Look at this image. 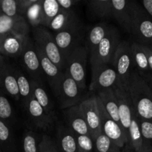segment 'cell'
Listing matches in <instances>:
<instances>
[{"label": "cell", "instance_id": "obj_1", "mask_svg": "<svg viewBox=\"0 0 152 152\" xmlns=\"http://www.w3.org/2000/svg\"><path fill=\"white\" fill-rule=\"evenodd\" d=\"M127 92L137 117L140 120L152 122V91L148 83L135 70L130 76Z\"/></svg>", "mask_w": 152, "mask_h": 152}, {"label": "cell", "instance_id": "obj_2", "mask_svg": "<svg viewBox=\"0 0 152 152\" xmlns=\"http://www.w3.org/2000/svg\"><path fill=\"white\" fill-rule=\"evenodd\" d=\"M112 66L118 78L117 88L127 92L130 76L134 71L130 42L121 41L114 54Z\"/></svg>", "mask_w": 152, "mask_h": 152}, {"label": "cell", "instance_id": "obj_3", "mask_svg": "<svg viewBox=\"0 0 152 152\" xmlns=\"http://www.w3.org/2000/svg\"><path fill=\"white\" fill-rule=\"evenodd\" d=\"M88 52L85 45H80L74 48L65 58V71L77 83L80 88L86 90V65Z\"/></svg>", "mask_w": 152, "mask_h": 152}, {"label": "cell", "instance_id": "obj_4", "mask_svg": "<svg viewBox=\"0 0 152 152\" xmlns=\"http://www.w3.org/2000/svg\"><path fill=\"white\" fill-rule=\"evenodd\" d=\"M34 38L35 45L39 48L44 54L61 71L65 72V59L56 45L54 37L45 27L39 26L34 28Z\"/></svg>", "mask_w": 152, "mask_h": 152}, {"label": "cell", "instance_id": "obj_5", "mask_svg": "<svg viewBox=\"0 0 152 152\" xmlns=\"http://www.w3.org/2000/svg\"><path fill=\"white\" fill-rule=\"evenodd\" d=\"M121 41L120 34L117 28L111 26L106 35L98 45L94 54L90 58L91 67L112 65L114 54Z\"/></svg>", "mask_w": 152, "mask_h": 152}, {"label": "cell", "instance_id": "obj_6", "mask_svg": "<svg viewBox=\"0 0 152 152\" xmlns=\"http://www.w3.org/2000/svg\"><path fill=\"white\" fill-rule=\"evenodd\" d=\"M141 7V4L135 1L111 0V18H114L129 34Z\"/></svg>", "mask_w": 152, "mask_h": 152}, {"label": "cell", "instance_id": "obj_7", "mask_svg": "<svg viewBox=\"0 0 152 152\" xmlns=\"http://www.w3.org/2000/svg\"><path fill=\"white\" fill-rule=\"evenodd\" d=\"M83 91H82L75 81L65 71L59 86L57 99L59 106L62 109L79 105L83 100Z\"/></svg>", "mask_w": 152, "mask_h": 152}, {"label": "cell", "instance_id": "obj_8", "mask_svg": "<svg viewBox=\"0 0 152 152\" xmlns=\"http://www.w3.org/2000/svg\"><path fill=\"white\" fill-rule=\"evenodd\" d=\"M129 34L132 36V42L152 47V19L142 7L132 25Z\"/></svg>", "mask_w": 152, "mask_h": 152}, {"label": "cell", "instance_id": "obj_9", "mask_svg": "<svg viewBox=\"0 0 152 152\" xmlns=\"http://www.w3.org/2000/svg\"><path fill=\"white\" fill-rule=\"evenodd\" d=\"M92 68V77L89 90L100 91L117 86V74L112 65H101Z\"/></svg>", "mask_w": 152, "mask_h": 152}, {"label": "cell", "instance_id": "obj_10", "mask_svg": "<svg viewBox=\"0 0 152 152\" xmlns=\"http://www.w3.org/2000/svg\"><path fill=\"white\" fill-rule=\"evenodd\" d=\"M84 36V28L83 24H80L65 31L56 33L53 37L56 45L65 59L74 48L82 45Z\"/></svg>", "mask_w": 152, "mask_h": 152}, {"label": "cell", "instance_id": "obj_11", "mask_svg": "<svg viewBox=\"0 0 152 152\" xmlns=\"http://www.w3.org/2000/svg\"><path fill=\"white\" fill-rule=\"evenodd\" d=\"M97 99V97H96ZM101 120V132L109 138L116 145L123 148L128 143V138L122 126L113 120L105 112L102 104L97 99Z\"/></svg>", "mask_w": 152, "mask_h": 152}, {"label": "cell", "instance_id": "obj_12", "mask_svg": "<svg viewBox=\"0 0 152 152\" xmlns=\"http://www.w3.org/2000/svg\"><path fill=\"white\" fill-rule=\"evenodd\" d=\"M23 108L33 127L43 132H48L51 129L55 120L46 114L32 94L23 105Z\"/></svg>", "mask_w": 152, "mask_h": 152}, {"label": "cell", "instance_id": "obj_13", "mask_svg": "<svg viewBox=\"0 0 152 152\" xmlns=\"http://www.w3.org/2000/svg\"><path fill=\"white\" fill-rule=\"evenodd\" d=\"M20 59L22 66L30 76V78L41 82L43 73L35 45L30 37L27 39L26 43L20 55Z\"/></svg>", "mask_w": 152, "mask_h": 152}, {"label": "cell", "instance_id": "obj_14", "mask_svg": "<svg viewBox=\"0 0 152 152\" xmlns=\"http://www.w3.org/2000/svg\"><path fill=\"white\" fill-rule=\"evenodd\" d=\"M79 105L88 126L90 136L94 140L98 134L102 133L100 115L96 94L84 99Z\"/></svg>", "mask_w": 152, "mask_h": 152}, {"label": "cell", "instance_id": "obj_15", "mask_svg": "<svg viewBox=\"0 0 152 152\" xmlns=\"http://www.w3.org/2000/svg\"><path fill=\"white\" fill-rule=\"evenodd\" d=\"M35 47L39 59L40 65H41L43 75L46 77L53 95L57 98L58 95H59V86H60L61 81L63 77L64 72L61 71L44 54V53L39 48L37 47V45H35Z\"/></svg>", "mask_w": 152, "mask_h": 152}, {"label": "cell", "instance_id": "obj_16", "mask_svg": "<svg viewBox=\"0 0 152 152\" xmlns=\"http://www.w3.org/2000/svg\"><path fill=\"white\" fill-rule=\"evenodd\" d=\"M0 88L7 96L16 101H20L19 88L13 73V64L4 56L0 71Z\"/></svg>", "mask_w": 152, "mask_h": 152}, {"label": "cell", "instance_id": "obj_17", "mask_svg": "<svg viewBox=\"0 0 152 152\" xmlns=\"http://www.w3.org/2000/svg\"><path fill=\"white\" fill-rule=\"evenodd\" d=\"M28 37L11 34L0 37V55L7 58L20 57Z\"/></svg>", "mask_w": 152, "mask_h": 152}, {"label": "cell", "instance_id": "obj_18", "mask_svg": "<svg viewBox=\"0 0 152 152\" xmlns=\"http://www.w3.org/2000/svg\"><path fill=\"white\" fill-rule=\"evenodd\" d=\"M114 93L118 102V113L120 123L124 129L127 136L128 131L130 127L131 122L134 114L136 113L132 100L128 92L124 91L118 88H114ZM128 138V137H127Z\"/></svg>", "mask_w": 152, "mask_h": 152}, {"label": "cell", "instance_id": "obj_19", "mask_svg": "<svg viewBox=\"0 0 152 152\" xmlns=\"http://www.w3.org/2000/svg\"><path fill=\"white\" fill-rule=\"evenodd\" d=\"M65 125L76 135H88L90 136L88 126L82 113L80 105L70 107L63 111Z\"/></svg>", "mask_w": 152, "mask_h": 152}, {"label": "cell", "instance_id": "obj_20", "mask_svg": "<svg viewBox=\"0 0 152 152\" xmlns=\"http://www.w3.org/2000/svg\"><path fill=\"white\" fill-rule=\"evenodd\" d=\"M131 50L134 70H135L138 74L148 83L151 78V73L143 46L132 42Z\"/></svg>", "mask_w": 152, "mask_h": 152}, {"label": "cell", "instance_id": "obj_21", "mask_svg": "<svg viewBox=\"0 0 152 152\" xmlns=\"http://www.w3.org/2000/svg\"><path fill=\"white\" fill-rule=\"evenodd\" d=\"M28 33L29 25L24 17L0 15V37L11 34L28 35Z\"/></svg>", "mask_w": 152, "mask_h": 152}, {"label": "cell", "instance_id": "obj_22", "mask_svg": "<svg viewBox=\"0 0 152 152\" xmlns=\"http://www.w3.org/2000/svg\"><path fill=\"white\" fill-rule=\"evenodd\" d=\"M54 141L59 152H78L77 136L66 126L59 124Z\"/></svg>", "mask_w": 152, "mask_h": 152}, {"label": "cell", "instance_id": "obj_23", "mask_svg": "<svg viewBox=\"0 0 152 152\" xmlns=\"http://www.w3.org/2000/svg\"><path fill=\"white\" fill-rule=\"evenodd\" d=\"M80 24H82V22L75 10H60L54 19L49 23L48 28L57 33Z\"/></svg>", "mask_w": 152, "mask_h": 152}, {"label": "cell", "instance_id": "obj_24", "mask_svg": "<svg viewBox=\"0 0 152 152\" xmlns=\"http://www.w3.org/2000/svg\"><path fill=\"white\" fill-rule=\"evenodd\" d=\"M30 82H31V94L34 96L38 103L41 105L46 114L56 121V115L54 105L50 100L48 94L45 89L42 82L37 81L31 78H30Z\"/></svg>", "mask_w": 152, "mask_h": 152}, {"label": "cell", "instance_id": "obj_25", "mask_svg": "<svg viewBox=\"0 0 152 152\" xmlns=\"http://www.w3.org/2000/svg\"><path fill=\"white\" fill-rule=\"evenodd\" d=\"M110 28L111 26L107 23L101 22L94 25L88 30L86 36L85 45L86 46L90 58L94 54L98 45L106 35Z\"/></svg>", "mask_w": 152, "mask_h": 152}, {"label": "cell", "instance_id": "obj_26", "mask_svg": "<svg viewBox=\"0 0 152 152\" xmlns=\"http://www.w3.org/2000/svg\"><path fill=\"white\" fill-rule=\"evenodd\" d=\"M96 96L102 104L107 114L113 120L120 124L118 113V102L114 88L106 89L96 92Z\"/></svg>", "mask_w": 152, "mask_h": 152}, {"label": "cell", "instance_id": "obj_27", "mask_svg": "<svg viewBox=\"0 0 152 152\" xmlns=\"http://www.w3.org/2000/svg\"><path fill=\"white\" fill-rule=\"evenodd\" d=\"M0 149L2 152H18L17 141L10 126L0 120Z\"/></svg>", "mask_w": 152, "mask_h": 152}, {"label": "cell", "instance_id": "obj_28", "mask_svg": "<svg viewBox=\"0 0 152 152\" xmlns=\"http://www.w3.org/2000/svg\"><path fill=\"white\" fill-rule=\"evenodd\" d=\"M127 145L134 152H142L144 148V142L140 129L139 117L135 113L132 117L130 127L127 134Z\"/></svg>", "mask_w": 152, "mask_h": 152}, {"label": "cell", "instance_id": "obj_29", "mask_svg": "<svg viewBox=\"0 0 152 152\" xmlns=\"http://www.w3.org/2000/svg\"><path fill=\"white\" fill-rule=\"evenodd\" d=\"M13 69L16 82H17L18 88H19L20 101L22 102V106H23L31 96L30 77H28V76L22 71V68L19 66V65L13 64Z\"/></svg>", "mask_w": 152, "mask_h": 152}, {"label": "cell", "instance_id": "obj_30", "mask_svg": "<svg viewBox=\"0 0 152 152\" xmlns=\"http://www.w3.org/2000/svg\"><path fill=\"white\" fill-rule=\"evenodd\" d=\"M88 12L94 19L111 17V0H93L88 3Z\"/></svg>", "mask_w": 152, "mask_h": 152}, {"label": "cell", "instance_id": "obj_31", "mask_svg": "<svg viewBox=\"0 0 152 152\" xmlns=\"http://www.w3.org/2000/svg\"><path fill=\"white\" fill-rule=\"evenodd\" d=\"M42 1L43 0H37L26 10L24 16L28 25L30 24L34 28L42 25Z\"/></svg>", "mask_w": 152, "mask_h": 152}, {"label": "cell", "instance_id": "obj_32", "mask_svg": "<svg viewBox=\"0 0 152 152\" xmlns=\"http://www.w3.org/2000/svg\"><path fill=\"white\" fill-rule=\"evenodd\" d=\"M0 120L12 127L14 122V111L7 96L0 88Z\"/></svg>", "mask_w": 152, "mask_h": 152}, {"label": "cell", "instance_id": "obj_33", "mask_svg": "<svg viewBox=\"0 0 152 152\" xmlns=\"http://www.w3.org/2000/svg\"><path fill=\"white\" fill-rule=\"evenodd\" d=\"M42 136L31 130H27L22 139V147L23 152H39V142Z\"/></svg>", "mask_w": 152, "mask_h": 152}, {"label": "cell", "instance_id": "obj_34", "mask_svg": "<svg viewBox=\"0 0 152 152\" xmlns=\"http://www.w3.org/2000/svg\"><path fill=\"white\" fill-rule=\"evenodd\" d=\"M60 10L57 0H43L42 27H48Z\"/></svg>", "mask_w": 152, "mask_h": 152}, {"label": "cell", "instance_id": "obj_35", "mask_svg": "<svg viewBox=\"0 0 152 152\" xmlns=\"http://www.w3.org/2000/svg\"><path fill=\"white\" fill-rule=\"evenodd\" d=\"M94 152H121V148L102 133L98 134L94 139Z\"/></svg>", "mask_w": 152, "mask_h": 152}, {"label": "cell", "instance_id": "obj_36", "mask_svg": "<svg viewBox=\"0 0 152 152\" xmlns=\"http://www.w3.org/2000/svg\"><path fill=\"white\" fill-rule=\"evenodd\" d=\"M0 15L9 17L20 16L18 0H0Z\"/></svg>", "mask_w": 152, "mask_h": 152}, {"label": "cell", "instance_id": "obj_37", "mask_svg": "<svg viewBox=\"0 0 152 152\" xmlns=\"http://www.w3.org/2000/svg\"><path fill=\"white\" fill-rule=\"evenodd\" d=\"M78 152H94V141L88 135H76Z\"/></svg>", "mask_w": 152, "mask_h": 152}, {"label": "cell", "instance_id": "obj_38", "mask_svg": "<svg viewBox=\"0 0 152 152\" xmlns=\"http://www.w3.org/2000/svg\"><path fill=\"white\" fill-rule=\"evenodd\" d=\"M139 123L144 145H152V122L139 118Z\"/></svg>", "mask_w": 152, "mask_h": 152}, {"label": "cell", "instance_id": "obj_39", "mask_svg": "<svg viewBox=\"0 0 152 152\" xmlns=\"http://www.w3.org/2000/svg\"><path fill=\"white\" fill-rule=\"evenodd\" d=\"M39 148V152H59L54 139L48 134L42 135Z\"/></svg>", "mask_w": 152, "mask_h": 152}, {"label": "cell", "instance_id": "obj_40", "mask_svg": "<svg viewBox=\"0 0 152 152\" xmlns=\"http://www.w3.org/2000/svg\"><path fill=\"white\" fill-rule=\"evenodd\" d=\"M60 10H71L80 2L79 0H57Z\"/></svg>", "mask_w": 152, "mask_h": 152}, {"label": "cell", "instance_id": "obj_41", "mask_svg": "<svg viewBox=\"0 0 152 152\" xmlns=\"http://www.w3.org/2000/svg\"><path fill=\"white\" fill-rule=\"evenodd\" d=\"M140 4L152 19V0H143Z\"/></svg>", "mask_w": 152, "mask_h": 152}, {"label": "cell", "instance_id": "obj_42", "mask_svg": "<svg viewBox=\"0 0 152 152\" xmlns=\"http://www.w3.org/2000/svg\"><path fill=\"white\" fill-rule=\"evenodd\" d=\"M143 48L144 50H145V53H146L147 58H148V65H149V68H150V70H151V77H152V47H146V46H143Z\"/></svg>", "mask_w": 152, "mask_h": 152}, {"label": "cell", "instance_id": "obj_43", "mask_svg": "<svg viewBox=\"0 0 152 152\" xmlns=\"http://www.w3.org/2000/svg\"><path fill=\"white\" fill-rule=\"evenodd\" d=\"M121 152H134V151L133 150H132V148H131L130 147L126 144V145L121 149Z\"/></svg>", "mask_w": 152, "mask_h": 152}, {"label": "cell", "instance_id": "obj_44", "mask_svg": "<svg viewBox=\"0 0 152 152\" xmlns=\"http://www.w3.org/2000/svg\"><path fill=\"white\" fill-rule=\"evenodd\" d=\"M142 152H152V145H144Z\"/></svg>", "mask_w": 152, "mask_h": 152}, {"label": "cell", "instance_id": "obj_45", "mask_svg": "<svg viewBox=\"0 0 152 152\" xmlns=\"http://www.w3.org/2000/svg\"><path fill=\"white\" fill-rule=\"evenodd\" d=\"M4 56L0 55V71H1V65H2V62H3V60H4Z\"/></svg>", "mask_w": 152, "mask_h": 152}, {"label": "cell", "instance_id": "obj_46", "mask_svg": "<svg viewBox=\"0 0 152 152\" xmlns=\"http://www.w3.org/2000/svg\"><path fill=\"white\" fill-rule=\"evenodd\" d=\"M148 86H149L150 88H151V91H152V77H151V80H150V81L148 83Z\"/></svg>", "mask_w": 152, "mask_h": 152}, {"label": "cell", "instance_id": "obj_47", "mask_svg": "<svg viewBox=\"0 0 152 152\" xmlns=\"http://www.w3.org/2000/svg\"><path fill=\"white\" fill-rule=\"evenodd\" d=\"M0 152H2V151H1V149H0Z\"/></svg>", "mask_w": 152, "mask_h": 152}]
</instances>
